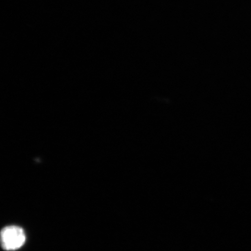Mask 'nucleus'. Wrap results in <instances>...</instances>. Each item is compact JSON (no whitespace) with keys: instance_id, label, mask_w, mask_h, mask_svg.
<instances>
[{"instance_id":"nucleus-1","label":"nucleus","mask_w":251,"mask_h":251,"mask_svg":"<svg viewBox=\"0 0 251 251\" xmlns=\"http://www.w3.org/2000/svg\"><path fill=\"white\" fill-rule=\"evenodd\" d=\"M26 241V235L23 228L17 226H9L2 228L1 242L3 249L15 251L20 249Z\"/></svg>"}]
</instances>
